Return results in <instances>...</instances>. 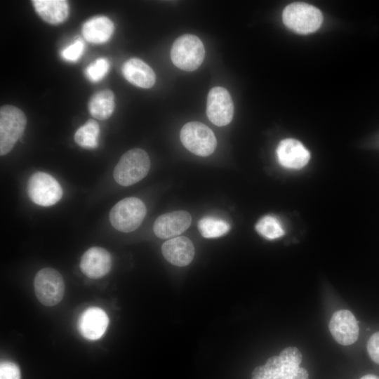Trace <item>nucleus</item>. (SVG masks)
I'll return each instance as SVG.
<instances>
[{"mask_svg":"<svg viewBox=\"0 0 379 379\" xmlns=\"http://www.w3.org/2000/svg\"><path fill=\"white\" fill-rule=\"evenodd\" d=\"M200 234L205 238H216L226 234L230 230L229 223L222 219L204 217L198 222Z\"/></svg>","mask_w":379,"mask_h":379,"instance_id":"nucleus-21","label":"nucleus"},{"mask_svg":"<svg viewBox=\"0 0 379 379\" xmlns=\"http://www.w3.org/2000/svg\"><path fill=\"white\" fill-rule=\"evenodd\" d=\"M122 74L128 81L140 88H149L155 84L153 69L139 58L128 60L122 67Z\"/></svg>","mask_w":379,"mask_h":379,"instance_id":"nucleus-16","label":"nucleus"},{"mask_svg":"<svg viewBox=\"0 0 379 379\" xmlns=\"http://www.w3.org/2000/svg\"><path fill=\"white\" fill-rule=\"evenodd\" d=\"M256 231L267 239H275L284 234L280 221L274 216L265 215L255 225Z\"/></svg>","mask_w":379,"mask_h":379,"instance_id":"nucleus-22","label":"nucleus"},{"mask_svg":"<svg viewBox=\"0 0 379 379\" xmlns=\"http://www.w3.org/2000/svg\"><path fill=\"white\" fill-rule=\"evenodd\" d=\"M161 253L165 259L172 265L185 267L193 260L194 247L189 238L184 236L176 237L163 244Z\"/></svg>","mask_w":379,"mask_h":379,"instance_id":"nucleus-15","label":"nucleus"},{"mask_svg":"<svg viewBox=\"0 0 379 379\" xmlns=\"http://www.w3.org/2000/svg\"><path fill=\"white\" fill-rule=\"evenodd\" d=\"M150 161L147 153L140 148L127 151L114 169L115 181L122 186L132 185L143 179L149 172Z\"/></svg>","mask_w":379,"mask_h":379,"instance_id":"nucleus-1","label":"nucleus"},{"mask_svg":"<svg viewBox=\"0 0 379 379\" xmlns=\"http://www.w3.org/2000/svg\"><path fill=\"white\" fill-rule=\"evenodd\" d=\"M99 133V124L95 120L90 119L77 130L74 140L81 147L94 149L98 145Z\"/></svg>","mask_w":379,"mask_h":379,"instance_id":"nucleus-20","label":"nucleus"},{"mask_svg":"<svg viewBox=\"0 0 379 379\" xmlns=\"http://www.w3.org/2000/svg\"><path fill=\"white\" fill-rule=\"evenodd\" d=\"M360 379H379V377L375 375L368 374L364 375Z\"/></svg>","mask_w":379,"mask_h":379,"instance_id":"nucleus-28","label":"nucleus"},{"mask_svg":"<svg viewBox=\"0 0 379 379\" xmlns=\"http://www.w3.org/2000/svg\"><path fill=\"white\" fill-rule=\"evenodd\" d=\"M27 193L34 204L51 206L60 201L62 190L55 178L44 172H36L28 180Z\"/></svg>","mask_w":379,"mask_h":379,"instance_id":"nucleus-8","label":"nucleus"},{"mask_svg":"<svg viewBox=\"0 0 379 379\" xmlns=\"http://www.w3.org/2000/svg\"><path fill=\"white\" fill-rule=\"evenodd\" d=\"M37 14L46 22L58 25L63 22L69 15V5L64 0H33Z\"/></svg>","mask_w":379,"mask_h":379,"instance_id":"nucleus-17","label":"nucleus"},{"mask_svg":"<svg viewBox=\"0 0 379 379\" xmlns=\"http://www.w3.org/2000/svg\"><path fill=\"white\" fill-rule=\"evenodd\" d=\"M205 49L202 41L193 34H184L173 43L171 58L173 63L185 71L197 69L204 61Z\"/></svg>","mask_w":379,"mask_h":379,"instance_id":"nucleus-3","label":"nucleus"},{"mask_svg":"<svg viewBox=\"0 0 379 379\" xmlns=\"http://www.w3.org/2000/svg\"><path fill=\"white\" fill-rule=\"evenodd\" d=\"M147 209L138 198L127 197L117 202L109 212V221L114 228L122 232H131L142 222Z\"/></svg>","mask_w":379,"mask_h":379,"instance_id":"nucleus-4","label":"nucleus"},{"mask_svg":"<svg viewBox=\"0 0 379 379\" xmlns=\"http://www.w3.org/2000/svg\"><path fill=\"white\" fill-rule=\"evenodd\" d=\"M109 69V61L106 58H99L86 67L85 74L88 80L98 82L105 77Z\"/></svg>","mask_w":379,"mask_h":379,"instance_id":"nucleus-24","label":"nucleus"},{"mask_svg":"<svg viewBox=\"0 0 379 379\" xmlns=\"http://www.w3.org/2000/svg\"><path fill=\"white\" fill-rule=\"evenodd\" d=\"M114 29L113 22L105 16H96L87 20L82 27V34L90 43L103 44L112 36Z\"/></svg>","mask_w":379,"mask_h":379,"instance_id":"nucleus-18","label":"nucleus"},{"mask_svg":"<svg viewBox=\"0 0 379 379\" xmlns=\"http://www.w3.org/2000/svg\"><path fill=\"white\" fill-rule=\"evenodd\" d=\"M112 267L110 253L105 248L91 247L82 255L80 269L86 277L98 279L105 276Z\"/></svg>","mask_w":379,"mask_h":379,"instance_id":"nucleus-12","label":"nucleus"},{"mask_svg":"<svg viewBox=\"0 0 379 379\" xmlns=\"http://www.w3.org/2000/svg\"><path fill=\"white\" fill-rule=\"evenodd\" d=\"M180 138L183 146L197 156L207 157L215 151L217 146L213 132L199 121L185 124L180 130Z\"/></svg>","mask_w":379,"mask_h":379,"instance_id":"nucleus-6","label":"nucleus"},{"mask_svg":"<svg viewBox=\"0 0 379 379\" xmlns=\"http://www.w3.org/2000/svg\"><path fill=\"white\" fill-rule=\"evenodd\" d=\"M328 326L335 340L342 345H352L358 339V321L347 310L335 312L330 319Z\"/></svg>","mask_w":379,"mask_h":379,"instance_id":"nucleus-10","label":"nucleus"},{"mask_svg":"<svg viewBox=\"0 0 379 379\" xmlns=\"http://www.w3.org/2000/svg\"><path fill=\"white\" fill-rule=\"evenodd\" d=\"M84 51V42L80 39H77L63 48L60 52V55L65 60L74 62L79 60Z\"/></svg>","mask_w":379,"mask_h":379,"instance_id":"nucleus-25","label":"nucleus"},{"mask_svg":"<svg viewBox=\"0 0 379 379\" xmlns=\"http://www.w3.org/2000/svg\"><path fill=\"white\" fill-rule=\"evenodd\" d=\"M27 124L24 112L19 108L6 105L0 109V154L11 151L22 137Z\"/></svg>","mask_w":379,"mask_h":379,"instance_id":"nucleus-5","label":"nucleus"},{"mask_svg":"<svg viewBox=\"0 0 379 379\" xmlns=\"http://www.w3.org/2000/svg\"><path fill=\"white\" fill-rule=\"evenodd\" d=\"M114 95L109 89L97 92L90 99L88 105L91 114L99 120L108 119L114 109Z\"/></svg>","mask_w":379,"mask_h":379,"instance_id":"nucleus-19","label":"nucleus"},{"mask_svg":"<svg viewBox=\"0 0 379 379\" xmlns=\"http://www.w3.org/2000/svg\"><path fill=\"white\" fill-rule=\"evenodd\" d=\"M367 351L371 359L379 364V331L373 333L368 339Z\"/></svg>","mask_w":379,"mask_h":379,"instance_id":"nucleus-27","label":"nucleus"},{"mask_svg":"<svg viewBox=\"0 0 379 379\" xmlns=\"http://www.w3.org/2000/svg\"><path fill=\"white\" fill-rule=\"evenodd\" d=\"M233 114L234 105L229 92L220 86L211 88L206 102L208 119L218 126H224L231 122Z\"/></svg>","mask_w":379,"mask_h":379,"instance_id":"nucleus-9","label":"nucleus"},{"mask_svg":"<svg viewBox=\"0 0 379 379\" xmlns=\"http://www.w3.org/2000/svg\"><path fill=\"white\" fill-rule=\"evenodd\" d=\"M35 295L45 306L52 307L59 303L65 294V282L56 270L45 267L36 274L34 281Z\"/></svg>","mask_w":379,"mask_h":379,"instance_id":"nucleus-7","label":"nucleus"},{"mask_svg":"<svg viewBox=\"0 0 379 379\" xmlns=\"http://www.w3.org/2000/svg\"><path fill=\"white\" fill-rule=\"evenodd\" d=\"M0 379H20L18 366L11 361H2L0 365Z\"/></svg>","mask_w":379,"mask_h":379,"instance_id":"nucleus-26","label":"nucleus"},{"mask_svg":"<svg viewBox=\"0 0 379 379\" xmlns=\"http://www.w3.org/2000/svg\"><path fill=\"white\" fill-rule=\"evenodd\" d=\"M109 318L100 307H91L85 310L78 321V328L83 337L88 340L100 338L108 326Z\"/></svg>","mask_w":379,"mask_h":379,"instance_id":"nucleus-13","label":"nucleus"},{"mask_svg":"<svg viewBox=\"0 0 379 379\" xmlns=\"http://www.w3.org/2000/svg\"><path fill=\"white\" fill-rule=\"evenodd\" d=\"M277 154L281 165L293 169L304 167L310 157V152L305 147L293 138L282 140L277 148Z\"/></svg>","mask_w":379,"mask_h":379,"instance_id":"nucleus-14","label":"nucleus"},{"mask_svg":"<svg viewBox=\"0 0 379 379\" xmlns=\"http://www.w3.org/2000/svg\"><path fill=\"white\" fill-rule=\"evenodd\" d=\"M281 362L279 356L269 358L264 365L258 366L252 372V379H280Z\"/></svg>","mask_w":379,"mask_h":379,"instance_id":"nucleus-23","label":"nucleus"},{"mask_svg":"<svg viewBox=\"0 0 379 379\" xmlns=\"http://www.w3.org/2000/svg\"><path fill=\"white\" fill-rule=\"evenodd\" d=\"M192 217L185 211H175L159 216L153 227L155 235L160 239H168L184 232L190 225Z\"/></svg>","mask_w":379,"mask_h":379,"instance_id":"nucleus-11","label":"nucleus"},{"mask_svg":"<svg viewBox=\"0 0 379 379\" xmlns=\"http://www.w3.org/2000/svg\"><path fill=\"white\" fill-rule=\"evenodd\" d=\"M282 19L290 29L298 34H307L320 27L323 15L317 8L311 4L295 2L284 8Z\"/></svg>","mask_w":379,"mask_h":379,"instance_id":"nucleus-2","label":"nucleus"}]
</instances>
